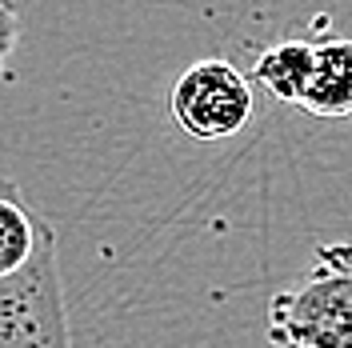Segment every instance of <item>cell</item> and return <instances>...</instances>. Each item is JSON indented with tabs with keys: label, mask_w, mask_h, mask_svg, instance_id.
Segmentation results:
<instances>
[{
	"label": "cell",
	"mask_w": 352,
	"mask_h": 348,
	"mask_svg": "<svg viewBox=\"0 0 352 348\" xmlns=\"http://www.w3.org/2000/svg\"><path fill=\"white\" fill-rule=\"evenodd\" d=\"M0 348H72L56 232L44 217L32 261L0 281Z\"/></svg>",
	"instance_id": "obj_2"
},
{
	"label": "cell",
	"mask_w": 352,
	"mask_h": 348,
	"mask_svg": "<svg viewBox=\"0 0 352 348\" xmlns=\"http://www.w3.org/2000/svg\"><path fill=\"white\" fill-rule=\"evenodd\" d=\"M16 44H21V17H16V0H0V80L12 72Z\"/></svg>",
	"instance_id": "obj_7"
},
{
	"label": "cell",
	"mask_w": 352,
	"mask_h": 348,
	"mask_svg": "<svg viewBox=\"0 0 352 348\" xmlns=\"http://www.w3.org/2000/svg\"><path fill=\"white\" fill-rule=\"evenodd\" d=\"M312 52H316L312 41L268 44L256 56V65H252V80L264 92H272L276 100L300 109V100H305V92H308V76H312Z\"/></svg>",
	"instance_id": "obj_5"
},
{
	"label": "cell",
	"mask_w": 352,
	"mask_h": 348,
	"mask_svg": "<svg viewBox=\"0 0 352 348\" xmlns=\"http://www.w3.org/2000/svg\"><path fill=\"white\" fill-rule=\"evenodd\" d=\"M300 112L332 116V120L352 116V36H332L316 44Z\"/></svg>",
	"instance_id": "obj_4"
},
{
	"label": "cell",
	"mask_w": 352,
	"mask_h": 348,
	"mask_svg": "<svg viewBox=\"0 0 352 348\" xmlns=\"http://www.w3.org/2000/svg\"><path fill=\"white\" fill-rule=\"evenodd\" d=\"M252 109H256L252 76H244L236 65H228L220 56L188 65L168 92L173 124L200 144L232 140L252 120Z\"/></svg>",
	"instance_id": "obj_3"
},
{
	"label": "cell",
	"mask_w": 352,
	"mask_h": 348,
	"mask_svg": "<svg viewBox=\"0 0 352 348\" xmlns=\"http://www.w3.org/2000/svg\"><path fill=\"white\" fill-rule=\"evenodd\" d=\"M268 340L276 348H352V240L316 244L312 264L272 292Z\"/></svg>",
	"instance_id": "obj_1"
},
{
	"label": "cell",
	"mask_w": 352,
	"mask_h": 348,
	"mask_svg": "<svg viewBox=\"0 0 352 348\" xmlns=\"http://www.w3.org/2000/svg\"><path fill=\"white\" fill-rule=\"evenodd\" d=\"M41 217L24 204V196L0 180V281L16 276L36 252Z\"/></svg>",
	"instance_id": "obj_6"
}]
</instances>
